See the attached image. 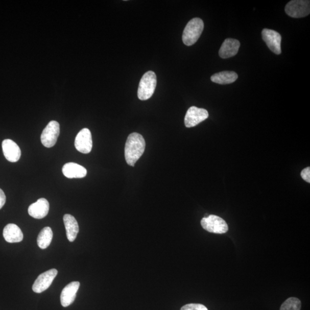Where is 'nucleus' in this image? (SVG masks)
Segmentation results:
<instances>
[{"mask_svg": "<svg viewBox=\"0 0 310 310\" xmlns=\"http://www.w3.org/2000/svg\"><path fill=\"white\" fill-rule=\"evenodd\" d=\"M301 302L297 298H290L282 304L280 310H300Z\"/></svg>", "mask_w": 310, "mask_h": 310, "instance_id": "obj_20", "label": "nucleus"}, {"mask_svg": "<svg viewBox=\"0 0 310 310\" xmlns=\"http://www.w3.org/2000/svg\"><path fill=\"white\" fill-rule=\"evenodd\" d=\"M49 202L45 198H40L35 203H32L29 208L30 216L36 219H42L49 213Z\"/></svg>", "mask_w": 310, "mask_h": 310, "instance_id": "obj_12", "label": "nucleus"}, {"mask_svg": "<svg viewBox=\"0 0 310 310\" xmlns=\"http://www.w3.org/2000/svg\"><path fill=\"white\" fill-rule=\"evenodd\" d=\"M64 226L66 230L67 237L69 242H73L79 232L78 222L75 217L70 214H65L63 217Z\"/></svg>", "mask_w": 310, "mask_h": 310, "instance_id": "obj_17", "label": "nucleus"}, {"mask_svg": "<svg viewBox=\"0 0 310 310\" xmlns=\"http://www.w3.org/2000/svg\"><path fill=\"white\" fill-rule=\"evenodd\" d=\"M209 117V113L205 109L198 108L196 106L189 108L185 115L184 124L187 128L194 127Z\"/></svg>", "mask_w": 310, "mask_h": 310, "instance_id": "obj_7", "label": "nucleus"}, {"mask_svg": "<svg viewBox=\"0 0 310 310\" xmlns=\"http://www.w3.org/2000/svg\"><path fill=\"white\" fill-rule=\"evenodd\" d=\"M62 173L67 178H83L87 175V170L80 164L75 163H67L62 168Z\"/></svg>", "mask_w": 310, "mask_h": 310, "instance_id": "obj_15", "label": "nucleus"}, {"mask_svg": "<svg viewBox=\"0 0 310 310\" xmlns=\"http://www.w3.org/2000/svg\"><path fill=\"white\" fill-rule=\"evenodd\" d=\"M300 175H301V177L305 181L310 183V168L309 166L303 170Z\"/></svg>", "mask_w": 310, "mask_h": 310, "instance_id": "obj_22", "label": "nucleus"}, {"mask_svg": "<svg viewBox=\"0 0 310 310\" xmlns=\"http://www.w3.org/2000/svg\"><path fill=\"white\" fill-rule=\"evenodd\" d=\"M202 228L207 232L215 234H224L229 228L226 221L216 215H209L203 218L201 222Z\"/></svg>", "mask_w": 310, "mask_h": 310, "instance_id": "obj_4", "label": "nucleus"}, {"mask_svg": "<svg viewBox=\"0 0 310 310\" xmlns=\"http://www.w3.org/2000/svg\"><path fill=\"white\" fill-rule=\"evenodd\" d=\"M57 275L58 271L56 269H52L40 274L32 286V290L38 294L44 292L52 285Z\"/></svg>", "mask_w": 310, "mask_h": 310, "instance_id": "obj_8", "label": "nucleus"}, {"mask_svg": "<svg viewBox=\"0 0 310 310\" xmlns=\"http://www.w3.org/2000/svg\"><path fill=\"white\" fill-rule=\"evenodd\" d=\"M59 133V124L56 121L50 122L41 133V143L45 147H54L56 144Z\"/></svg>", "mask_w": 310, "mask_h": 310, "instance_id": "obj_6", "label": "nucleus"}, {"mask_svg": "<svg viewBox=\"0 0 310 310\" xmlns=\"http://www.w3.org/2000/svg\"><path fill=\"white\" fill-rule=\"evenodd\" d=\"M3 236L8 243H16L21 242L23 239V234L20 228L15 224H8L3 230Z\"/></svg>", "mask_w": 310, "mask_h": 310, "instance_id": "obj_16", "label": "nucleus"}, {"mask_svg": "<svg viewBox=\"0 0 310 310\" xmlns=\"http://www.w3.org/2000/svg\"><path fill=\"white\" fill-rule=\"evenodd\" d=\"M262 38L273 53L276 55L281 53V36L278 32L272 30L264 29L262 31Z\"/></svg>", "mask_w": 310, "mask_h": 310, "instance_id": "obj_10", "label": "nucleus"}, {"mask_svg": "<svg viewBox=\"0 0 310 310\" xmlns=\"http://www.w3.org/2000/svg\"><path fill=\"white\" fill-rule=\"evenodd\" d=\"M310 2L308 0H293L286 5L287 15L293 18H302L310 13Z\"/></svg>", "mask_w": 310, "mask_h": 310, "instance_id": "obj_5", "label": "nucleus"}, {"mask_svg": "<svg viewBox=\"0 0 310 310\" xmlns=\"http://www.w3.org/2000/svg\"><path fill=\"white\" fill-rule=\"evenodd\" d=\"M146 141L144 137L138 133L129 135L125 147V158L128 165L134 166L144 154Z\"/></svg>", "mask_w": 310, "mask_h": 310, "instance_id": "obj_1", "label": "nucleus"}, {"mask_svg": "<svg viewBox=\"0 0 310 310\" xmlns=\"http://www.w3.org/2000/svg\"><path fill=\"white\" fill-rule=\"evenodd\" d=\"M76 149L82 154H87L91 151L92 141L89 129L83 128L78 133L75 140Z\"/></svg>", "mask_w": 310, "mask_h": 310, "instance_id": "obj_9", "label": "nucleus"}, {"mask_svg": "<svg viewBox=\"0 0 310 310\" xmlns=\"http://www.w3.org/2000/svg\"><path fill=\"white\" fill-rule=\"evenodd\" d=\"M180 310H208V309L204 305L192 303L185 305Z\"/></svg>", "mask_w": 310, "mask_h": 310, "instance_id": "obj_21", "label": "nucleus"}, {"mask_svg": "<svg viewBox=\"0 0 310 310\" xmlns=\"http://www.w3.org/2000/svg\"><path fill=\"white\" fill-rule=\"evenodd\" d=\"M237 73L233 71H222L216 73L211 77V80L216 83L220 85L230 84L237 80Z\"/></svg>", "mask_w": 310, "mask_h": 310, "instance_id": "obj_18", "label": "nucleus"}, {"mask_svg": "<svg viewBox=\"0 0 310 310\" xmlns=\"http://www.w3.org/2000/svg\"><path fill=\"white\" fill-rule=\"evenodd\" d=\"M6 202V194L4 193L1 188H0V209H2V207Z\"/></svg>", "mask_w": 310, "mask_h": 310, "instance_id": "obj_23", "label": "nucleus"}, {"mask_svg": "<svg viewBox=\"0 0 310 310\" xmlns=\"http://www.w3.org/2000/svg\"><path fill=\"white\" fill-rule=\"evenodd\" d=\"M156 84L157 78L155 73L152 71L145 73L138 86V98L141 101L150 99L154 93Z\"/></svg>", "mask_w": 310, "mask_h": 310, "instance_id": "obj_3", "label": "nucleus"}, {"mask_svg": "<svg viewBox=\"0 0 310 310\" xmlns=\"http://www.w3.org/2000/svg\"><path fill=\"white\" fill-rule=\"evenodd\" d=\"M80 286V282L73 281L63 289L61 295V302L63 307H68L75 302Z\"/></svg>", "mask_w": 310, "mask_h": 310, "instance_id": "obj_13", "label": "nucleus"}, {"mask_svg": "<svg viewBox=\"0 0 310 310\" xmlns=\"http://www.w3.org/2000/svg\"><path fill=\"white\" fill-rule=\"evenodd\" d=\"M2 148L4 156L9 161L15 163L19 160L21 152L20 147L15 142L10 139L4 140L2 143Z\"/></svg>", "mask_w": 310, "mask_h": 310, "instance_id": "obj_11", "label": "nucleus"}, {"mask_svg": "<svg viewBox=\"0 0 310 310\" xmlns=\"http://www.w3.org/2000/svg\"><path fill=\"white\" fill-rule=\"evenodd\" d=\"M240 47V43L239 40L230 38L226 39L220 49V57L223 59L234 57L238 53Z\"/></svg>", "mask_w": 310, "mask_h": 310, "instance_id": "obj_14", "label": "nucleus"}, {"mask_svg": "<svg viewBox=\"0 0 310 310\" xmlns=\"http://www.w3.org/2000/svg\"><path fill=\"white\" fill-rule=\"evenodd\" d=\"M204 29V23L200 18H194L189 21L183 31V42L185 45L191 46L195 44Z\"/></svg>", "mask_w": 310, "mask_h": 310, "instance_id": "obj_2", "label": "nucleus"}, {"mask_svg": "<svg viewBox=\"0 0 310 310\" xmlns=\"http://www.w3.org/2000/svg\"><path fill=\"white\" fill-rule=\"evenodd\" d=\"M53 233L52 229L50 227H45L38 235L37 242L40 248L44 249L50 246L52 242Z\"/></svg>", "mask_w": 310, "mask_h": 310, "instance_id": "obj_19", "label": "nucleus"}]
</instances>
